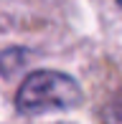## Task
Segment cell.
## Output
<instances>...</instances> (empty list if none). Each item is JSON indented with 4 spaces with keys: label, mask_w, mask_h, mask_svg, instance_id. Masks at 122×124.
<instances>
[{
    "label": "cell",
    "mask_w": 122,
    "mask_h": 124,
    "mask_svg": "<svg viewBox=\"0 0 122 124\" xmlns=\"http://www.w3.org/2000/svg\"><path fill=\"white\" fill-rule=\"evenodd\" d=\"M81 99L84 94L76 78H71L64 71L41 69L23 78L15 94V106L23 114H43V111L74 109L81 104Z\"/></svg>",
    "instance_id": "cell-1"
},
{
    "label": "cell",
    "mask_w": 122,
    "mask_h": 124,
    "mask_svg": "<svg viewBox=\"0 0 122 124\" xmlns=\"http://www.w3.org/2000/svg\"><path fill=\"white\" fill-rule=\"evenodd\" d=\"M102 124H122V89L102 109Z\"/></svg>",
    "instance_id": "cell-2"
},
{
    "label": "cell",
    "mask_w": 122,
    "mask_h": 124,
    "mask_svg": "<svg viewBox=\"0 0 122 124\" xmlns=\"http://www.w3.org/2000/svg\"><path fill=\"white\" fill-rule=\"evenodd\" d=\"M23 58H26V51H20V48H8L5 53H0V71H3L5 76H10L15 69L23 66Z\"/></svg>",
    "instance_id": "cell-3"
},
{
    "label": "cell",
    "mask_w": 122,
    "mask_h": 124,
    "mask_svg": "<svg viewBox=\"0 0 122 124\" xmlns=\"http://www.w3.org/2000/svg\"><path fill=\"white\" fill-rule=\"evenodd\" d=\"M117 3H120V5H122V0H117Z\"/></svg>",
    "instance_id": "cell-4"
}]
</instances>
